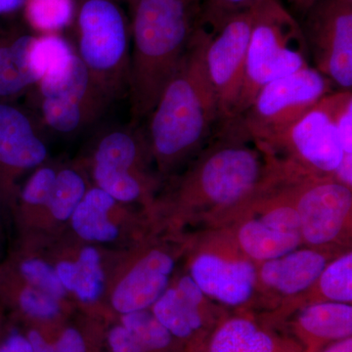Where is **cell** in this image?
<instances>
[{
    "label": "cell",
    "mask_w": 352,
    "mask_h": 352,
    "mask_svg": "<svg viewBox=\"0 0 352 352\" xmlns=\"http://www.w3.org/2000/svg\"><path fill=\"white\" fill-rule=\"evenodd\" d=\"M153 157L147 135L135 129L106 132L92 157V177L96 187L113 198H124L138 186L141 179L151 177L146 170Z\"/></svg>",
    "instance_id": "5bb4252c"
},
{
    "label": "cell",
    "mask_w": 352,
    "mask_h": 352,
    "mask_svg": "<svg viewBox=\"0 0 352 352\" xmlns=\"http://www.w3.org/2000/svg\"><path fill=\"white\" fill-rule=\"evenodd\" d=\"M302 25L309 56L333 85L352 87V6L344 0H319Z\"/></svg>",
    "instance_id": "8fae6325"
},
{
    "label": "cell",
    "mask_w": 352,
    "mask_h": 352,
    "mask_svg": "<svg viewBox=\"0 0 352 352\" xmlns=\"http://www.w3.org/2000/svg\"><path fill=\"white\" fill-rule=\"evenodd\" d=\"M24 7L28 23L44 34L64 29L75 15L74 0H27Z\"/></svg>",
    "instance_id": "83f0119b"
},
{
    "label": "cell",
    "mask_w": 352,
    "mask_h": 352,
    "mask_svg": "<svg viewBox=\"0 0 352 352\" xmlns=\"http://www.w3.org/2000/svg\"><path fill=\"white\" fill-rule=\"evenodd\" d=\"M87 191V183L82 175L73 168H64L57 173L46 208L55 219L67 221L71 219Z\"/></svg>",
    "instance_id": "4316f807"
},
{
    "label": "cell",
    "mask_w": 352,
    "mask_h": 352,
    "mask_svg": "<svg viewBox=\"0 0 352 352\" xmlns=\"http://www.w3.org/2000/svg\"><path fill=\"white\" fill-rule=\"evenodd\" d=\"M18 272L25 283L61 300L67 295L56 268L43 259L25 258L18 266Z\"/></svg>",
    "instance_id": "f546056e"
},
{
    "label": "cell",
    "mask_w": 352,
    "mask_h": 352,
    "mask_svg": "<svg viewBox=\"0 0 352 352\" xmlns=\"http://www.w3.org/2000/svg\"><path fill=\"white\" fill-rule=\"evenodd\" d=\"M352 303V252H340L327 263L314 284L302 295L292 298L276 309L264 314L263 320L271 327L283 325L300 308L312 303Z\"/></svg>",
    "instance_id": "d6986e66"
},
{
    "label": "cell",
    "mask_w": 352,
    "mask_h": 352,
    "mask_svg": "<svg viewBox=\"0 0 352 352\" xmlns=\"http://www.w3.org/2000/svg\"><path fill=\"white\" fill-rule=\"evenodd\" d=\"M240 352H305L293 336L278 332L261 320V325L247 340Z\"/></svg>",
    "instance_id": "4dcf8cb0"
},
{
    "label": "cell",
    "mask_w": 352,
    "mask_h": 352,
    "mask_svg": "<svg viewBox=\"0 0 352 352\" xmlns=\"http://www.w3.org/2000/svg\"><path fill=\"white\" fill-rule=\"evenodd\" d=\"M288 321L292 336L305 352H319L331 342L352 337L349 303H312L300 308L285 323Z\"/></svg>",
    "instance_id": "ac0fdd59"
},
{
    "label": "cell",
    "mask_w": 352,
    "mask_h": 352,
    "mask_svg": "<svg viewBox=\"0 0 352 352\" xmlns=\"http://www.w3.org/2000/svg\"><path fill=\"white\" fill-rule=\"evenodd\" d=\"M302 25L279 0H263L252 8L244 80L236 118L249 108L268 82L310 66Z\"/></svg>",
    "instance_id": "277c9868"
},
{
    "label": "cell",
    "mask_w": 352,
    "mask_h": 352,
    "mask_svg": "<svg viewBox=\"0 0 352 352\" xmlns=\"http://www.w3.org/2000/svg\"><path fill=\"white\" fill-rule=\"evenodd\" d=\"M344 2H346V3L351 4L352 6V0H344Z\"/></svg>",
    "instance_id": "ab89813d"
},
{
    "label": "cell",
    "mask_w": 352,
    "mask_h": 352,
    "mask_svg": "<svg viewBox=\"0 0 352 352\" xmlns=\"http://www.w3.org/2000/svg\"><path fill=\"white\" fill-rule=\"evenodd\" d=\"M215 132L168 196L182 224L226 227L274 170L272 156L252 138L240 117L220 122Z\"/></svg>",
    "instance_id": "6da1fadb"
},
{
    "label": "cell",
    "mask_w": 352,
    "mask_h": 352,
    "mask_svg": "<svg viewBox=\"0 0 352 352\" xmlns=\"http://www.w3.org/2000/svg\"><path fill=\"white\" fill-rule=\"evenodd\" d=\"M0 352H32L27 336L13 332L0 340Z\"/></svg>",
    "instance_id": "e575fe53"
},
{
    "label": "cell",
    "mask_w": 352,
    "mask_h": 352,
    "mask_svg": "<svg viewBox=\"0 0 352 352\" xmlns=\"http://www.w3.org/2000/svg\"><path fill=\"white\" fill-rule=\"evenodd\" d=\"M27 3V0H0V16L9 15L19 10Z\"/></svg>",
    "instance_id": "74e56055"
},
{
    "label": "cell",
    "mask_w": 352,
    "mask_h": 352,
    "mask_svg": "<svg viewBox=\"0 0 352 352\" xmlns=\"http://www.w3.org/2000/svg\"><path fill=\"white\" fill-rule=\"evenodd\" d=\"M53 344L56 352H88L87 340L75 327L64 329Z\"/></svg>",
    "instance_id": "836d02e7"
},
{
    "label": "cell",
    "mask_w": 352,
    "mask_h": 352,
    "mask_svg": "<svg viewBox=\"0 0 352 352\" xmlns=\"http://www.w3.org/2000/svg\"><path fill=\"white\" fill-rule=\"evenodd\" d=\"M292 194L305 247L351 249L352 189L333 176L296 173Z\"/></svg>",
    "instance_id": "ba28073f"
},
{
    "label": "cell",
    "mask_w": 352,
    "mask_h": 352,
    "mask_svg": "<svg viewBox=\"0 0 352 352\" xmlns=\"http://www.w3.org/2000/svg\"><path fill=\"white\" fill-rule=\"evenodd\" d=\"M34 36L18 34L0 39V101L8 102L38 83L29 65Z\"/></svg>",
    "instance_id": "44dd1931"
},
{
    "label": "cell",
    "mask_w": 352,
    "mask_h": 352,
    "mask_svg": "<svg viewBox=\"0 0 352 352\" xmlns=\"http://www.w3.org/2000/svg\"><path fill=\"white\" fill-rule=\"evenodd\" d=\"M186 272L212 302L234 310L258 307V264L241 250L227 227L188 238Z\"/></svg>",
    "instance_id": "8992f818"
},
{
    "label": "cell",
    "mask_w": 352,
    "mask_h": 352,
    "mask_svg": "<svg viewBox=\"0 0 352 352\" xmlns=\"http://www.w3.org/2000/svg\"><path fill=\"white\" fill-rule=\"evenodd\" d=\"M342 252L303 245L258 264V307L270 312L302 295L314 284L329 261Z\"/></svg>",
    "instance_id": "9a60e30c"
},
{
    "label": "cell",
    "mask_w": 352,
    "mask_h": 352,
    "mask_svg": "<svg viewBox=\"0 0 352 352\" xmlns=\"http://www.w3.org/2000/svg\"><path fill=\"white\" fill-rule=\"evenodd\" d=\"M288 1L296 11L305 14L319 0H288Z\"/></svg>",
    "instance_id": "f35d334b"
},
{
    "label": "cell",
    "mask_w": 352,
    "mask_h": 352,
    "mask_svg": "<svg viewBox=\"0 0 352 352\" xmlns=\"http://www.w3.org/2000/svg\"><path fill=\"white\" fill-rule=\"evenodd\" d=\"M67 293L83 303L96 302L103 293L105 273L99 252L94 247L82 250L75 261H60L55 266Z\"/></svg>",
    "instance_id": "7402d4cb"
},
{
    "label": "cell",
    "mask_w": 352,
    "mask_h": 352,
    "mask_svg": "<svg viewBox=\"0 0 352 352\" xmlns=\"http://www.w3.org/2000/svg\"><path fill=\"white\" fill-rule=\"evenodd\" d=\"M75 54L66 39L56 34H44L32 39L29 50L30 68L38 82L64 72Z\"/></svg>",
    "instance_id": "603a6c76"
},
{
    "label": "cell",
    "mask_w": 352,
    "mask_h": 352,
    "mask_svg": "<svg viewBox=\"0 0 352 352\" xmlns=\"http://www.w3.org/2000/svg\"><path fill=\"white\" fill-rule=\"evenodd\" d=\"M150 310L186 352H200L230 311L208 298L188 273L173 277Z\"/></svg>",
    "instance_id": "7c38bea8"
},
{
    "label": "cell",
    "mask_w": 352,
    "mask_h": 352,
    "mask_svg": "<svg viewBox=\"0 0 352 352\" xmlns=\"http://www.w3.org/2000/svg\"><path fill=\"white\" fill-rule=\"evenodd\" d=\"M332 94L274 138L256 142L271 156L298 170L333 177L346 156L340 147L333 118Z\"/></svg>",
    "instance_id": "30bf717a"
},
{
    "label": "cell",
    "mask_w": 352,
    "mask_h": 352,
    "mask_svg": "<svg viewBox=\"0 0 352 352\" xmlns=\"http://www.w3.org/2000/svg\"><path fill=\"white\" fill-rule=\"evenodd\" d=\"M118 204L98 187L87 189L69 219L74 231L88 242L110 243L117 240L120 229L113 221L112 214Z\"/></svg>",
    "instance_id": "ffe728a7"
},
{
    "label": "cell",
    "mask_w": 352,
    "mask_h": 352,
    "mask_svg": "<svg viewBox=\"0 0 352 352\" xmlns=\"http://www.w3.org/2000/svg\"><path fill=\"white\" fill-rule=\"evenodd\" d=\"M261 323L252 310H234L220 321L200 352H240Z\"/></svg>",
    "instance_id": "cb8c5ba5"
},
{
    "label": "cell",
    "mask_w": 352,
    "mask_h": 352,
    "mask_svg": "<svg viewBox=\"0 0 352 352\" xmlns=\"http://www.w3.org/2000/svg\"><path fill=\"white\" fill-rule=\"evenodd\" d=\"M252 23V8L229 18L212 34L208 32L205 65L217 99L219 124L236 118Z\"/></svg>",
    "instance_id": "4fadbf2b"
},
{
    "label": "cell",
    "mask_w": 352,
    "mask_h": 352,
    "mask_svg": "<svg viewBox=\"0 0 352 352\" xmlns=\"http://www.w3.org/2000/svg\"><path fill=\"white\" fill-rule=\"evenodd\" d=\"M208 32L196 28L175 75L150 115L148 140L160 173L188 164L219 124V105L205 65Z\"/></svg>",
    "instance_id": "7a4b0ae2"
},
{
    "label": "cell",
    "mask_w": 352,
    "mask_h": 352,
    "mask_svg": "<svg viewBox=\"0 0 352 352\" xmlns=\"http://www.w3.org/2000/svg\"><path fill=\"white\" fill-rule=\"evenodd\" d=\"M0 294L11 300L25 316L34 321L56 320L61 314V300L25 284L18 287L6 278L0 276Z\"/></svg>",
    "instance_id": "d4e9b609"
},
{
    "label": "cell",
    "mask_w": 352,
    "mask_h": 352,
    "mask_svg": "<svg viewBox=\"0 0 352 352\" xmlns=\"http://www.w3.org/2000/svg\"><path fill=\"white\" fill-rule=\"evenodd\" d=\"M200 0H132L129 96L133 122L149 118L196 30Z\"/></svg>",
    "instance_id": "3957f363"
},
{
    "label": "cell",
    "mask_w": 352,
    "mask_h": 352,
    "mask_svg": "<svg viewBox=\"0 0 352 352\" xmlns=\"http://www.w3.org/2000/svg\"><path fill=\"white\" fill-rule=\"evenodd\" d=\"M319 352H352V337L331 342Z\"/></svg>",
    "instance_id": "8d00e7d4"
},
{
    "label": "cell",
    "mask_w": 352,
    "mask_h": 352,
    "mask_svg": "<svg viewBox=\"0 0 352 352\" xmlns=\"http://www.w3.org/2000/svg\"><path fill=\"white\" fill-rule=\"evenodd\" d=\"M177 258L164 247L143 252L113 288V309L120 315L150 309L170 286Z\"/></svg>",
    "instance_id": "e0dca14e"
},
{
    "label": "cell",
    "mask_w": 352,
    "mask_h": 352,
    "mask_svg": "<svg viewBox=\"0 0 352 352\" xmlns=\"http://www.w3.org/2000/svg\"><path fill=\"white\" fill-rule=\"evenodd\" d=\"M333 118L344 156L352 157V94L342 89L332 94Z\"/></svg>",
    "instance_id": "d6a6232c"
},
{
    "label": "cell",
    "mask_w": 352,
    "mask_h": 352,
    "mask_svg": "<svg viewBox=\"0 0 352 352\" xmlns=\"http://www.w3.org/2000/svg\"><path fill=\"white\" fill-rule=\"evenodd\" d=\"M296 173L276 166L268 182L243 206L226 227L256 264L303 247L300 219L292 194Z\"/></svg>",
    "instance_id": "5b68a950"
},
{
    "label": "cell",
    "mask_w": 352,
    "mask_h": 352,
    "mask_svg": "<svg viewBox=\"0 0 352 352\" xmlns=\"http://www.w3.org/2000/svg\"><path fill=\"white\" fill-rule=\"evenodd\" d=\"M78 57L106 103L129 95L131 27L112 0H87L78 14Z\"/></svg>",
    "instance_id": "52a82bcc"
},
{
    "label": "cell",
    "mask_w": 352,
    "mask_h": 352,
    "mask_svg": "<svg viewBox=\"0 0 352 352\" xmlns=\"http://www.w3.org/2000/svg\"><path fill=\"white\" fill-rule=\"evenodd\" d=\"M263 0H200L196 28L212 34L226 21L254 8Z\"/></svg>",
    "instance_id": "f1b7e54d"
},
{
    "label": "cell",
    "mask_w": 352,
    "mask_h": 352,
    "mask_svg": "<svg viewBox=\"0 0 352 352\" xmlns=\"http://www.w3.org/2000/svg\"><path fill=\"white\" fill-rule=\"evenodd\" d=\"M57 173L50 166L36 170L21 190L20 199L25 207H45L50 201Z\"/></svg>",
    "instance_id": "1f68e13d"
},
{
    "label": "cell",
    "mask_w": 352,
    "mask_h": 352,
    "mask_svg": "<svg viewBox=\"0 0 352 352\" xmlns=\"http://www.w3.org/2000/svg\"><path fill=\"white\" fill-rule=\"evenodd\" d=\"M333 87L318 69L307 67L264 85L241 120L254 140L265 142L302 118Z\"/></svg>",
    "instance_id": "9c48e42d"
},
{
    "label": "cell",
    "mask_w": 352,
    "mask_h": 352,
    "mask_svg": "<svg viewBox=\"0 0 352 352\" xmlns=\"http://www.w3.org/2000/svg\"><path fill=\"white\" fill-rule=\"evenodd\" d=\"M120 323L138 338L147 352H186L150 309L120 315Z\"/></svg>",
    "instance_id": "484cf974"
},
{
    "label": "cell",
    "mask_w": 352,
    "mask_h": 352,
    "mask_svg": "<svg viewBox=\"0 0 352 352\" xmlns=\"http://www.w3.org/2000/svg\"><path fill=\"white\" fill-rule=\"evenodd\" d=\"M28 340L31 344L32 352H56L54 344L48 342L43 333L36 329H32L28 332Z\"/></svg>",
    "instance_id": "d590c367"
},
{
    "label": "cell",
    "mask_w": 352,
    "mask_h": 352,
    "mask_svg": "<svg viewBox=\"0 0 352 352\" xmlns=\"http://www.w3.org/2000/svg\"><path fill=\"white\" fill-rule=\"evenodd\" d=\"M47 156L31 118L22 109L0 101V198L10 199L16 179L41 166Z\"/></svg>",
    "instance_id": "2e32d148"
}]
</instances>
